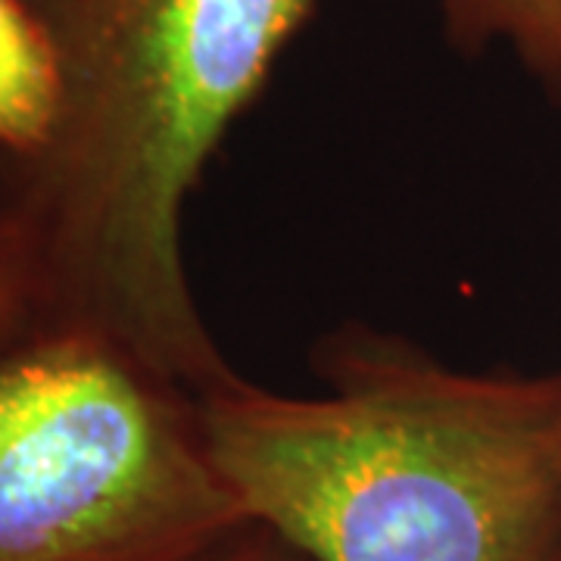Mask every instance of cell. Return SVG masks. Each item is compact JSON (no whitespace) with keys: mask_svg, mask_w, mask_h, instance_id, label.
<instances>
[{"mask_svg":"<svg viewBox=\"0 0 561 561\" xmlns=\"http://www.w3.org/2000/svg\"><path fill=\"white\" fill-rule=\"evenodd\" d=\"M60 116L0 160V221L38 284L41 337L110 343L197 400L238 378L184 262V209L316 0H32Z\"/></svg>","mask_w":561,"mask_h":561,"instance_id":"cell-1","label":"cell"},{"mask_svg":"<svg viewBox=\"0 0 561 561\" xmlns=\"http://www.w3.org/2000/svg\"><path fill=\"white\" fill-rule=\"evenodd\" d=\"M319 393L238 375L201 400L247 518L306 561H561V371L456 368L343 321Z\"/></svg>","mask_w":561,"mask_h":561,"instance_id":"cell-2","label":"cell"},{"mask_svg":"<svg viewBox=\"0 0 561 561\" xmlns=\"http://www.w3.org/2000/svg\"><path fill=\"white\" fill-rule=\"evenodd\" d=\"M250 524L194 393L81 334L0 362V561H206Z\"/></svg>","mask_w":561,"mask_h":561,"instance_id":"cell-3","label":"cell"},{"mask_svg":"<svg viewBox=\"0 0 561 561\" xmlns=\"http://www.w3.org/2000/svg\"><path fill=\"white\" fill-rule=\"evenodd\" d=\"M57 41L32 0H0V160L38 153L60 116Z\"/></svg>","mask_w":561,"mask_h":561,"instance_id":"cell-4","label":"cell"},{"mask_svg":"<svg viewBox=\"0 0 561 561\" xmlns=\"http://www.w3.org/2000/svg\"><path fill=\"white\" fill-rule=\"evenodd\" d=\"M440 13L453 50L478 57L505 44L561 106V0H440Z\"/></svg>","mask_w":561,"mask_h":561,"instance_id":"cell-5","label":"cell"},{"mask_svg":"<svg viewBox=\"0 0 561 561\" xmlns=\"http://www.w3.org/2000/svg\"><path fill=\"white\" fill-rule=\"evenodd\" d=\"M41 337L38 284L20 238L0 221V362Z\"/></svg>","mask_w":561,"mask_h":561,"instance_id":"cell-6","label":"cell"},{"mask_svg":"<svg viewBox=\"0 0 561 561\" xmlns=\"http://www.w3.org/2000/svg\"><path fill=\"white\" fill-rule=\"evenodd\" d=\"M206 561H306L290 546L284 542L278 534H272L262 524H250L243 527L241 534L231 542H225L216 556H209Z\"/></svg>","mask_w":561,"mask_h":561,"instance_id":"cell-7","label":"cell"}]
</instances>
